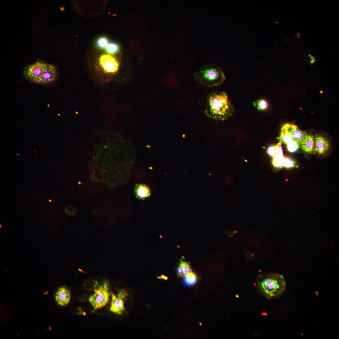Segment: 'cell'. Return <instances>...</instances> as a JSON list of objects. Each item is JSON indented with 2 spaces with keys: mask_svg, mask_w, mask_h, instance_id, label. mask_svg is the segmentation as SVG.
Returning <instances> with one entry per match:
<instances>
[{
  "mask_svg": "<svg viewBox=\"0 0 339 339\" xmlns=\"http://www.w3.org/2000/svg\"><path fill=\"white\" fill-rule=\"evenodd\" d=\"M204 112L213 120L223 121L233 115L234 108L226 93L212 92L207 97Z\"/></svg>",
  "mask_w": 339,
  "mask_h": 339,
  "instance_id": "obj_1",
  "label": "cell"
},
{
  "mask_svg": "<svg viewBox=\"0 0 339 339\" xmlns=\"http://www.w3.org/2000/svg\"><path fill=\"white\" fill-rule=\"evenodd\" d=\"M256 282L258 292L268 300L278 296L285 289L286 283L283 276L277 273L259 275Z\"/></svg>",
  "mask_w": 339,
  "mask_h": 339,
  "instance_id": "obj_2",
  "label": "cell"
},
{
  "mask_svg": "<svg viewBox=\"0 0 339 339\" xmlns=\"http://www.w3.org/2000/svg\"><path fill=\"white\" fill-rule=\"evenodd\" d=\"M194 76L199 83L207 87L219 85L226 79L221 68L213 64L207 65L199 69L195 73Z\"/></svg>",
  "mask_w": 339,
  "mask_h": 339,
  "instance_id": "obj_3",
  "label": "cell"
},
{
  "mask_svg": "<svg viewBox=\"0 0 339 339\" xmlns=\"http://www.w3.org/2000/svg\"><path fill=\"white\" fill-rule=\"evenodd\" d=\"M109 283L105 280L101 285L94 289V293L90 296L89 300L94 309L96 310L105 306L109 302L110 293L108 290Z\"/></svg>",
  "mask_w": 339,
  "mask_h": 339,
  "instance_id": "obj_4",
  "label": "cell"
},
{
  "mask_svg": "<svg viewBox=\"0 0 339 339\" xmlns=\"http://www.w3.org/2000/svg\"><path fill=\"white\" fill-rule=\"evenodd\" d=\"M48 63L38 61L26 67L23 71L24 77L33 83L37 80L47 68Z\"/></svg>",
  "mask_w": 339,
  "mask_h": 339,
  "instance_id": "obj_5",
  "label": "cell"
},
{
  "mask_svg": "<svg viewBox=\"0 0 339 339\" xmlns=\"http://www.w3.org/2000/svg\"><path fill=\"white\" fill-rule=\"evenodd\" d=\"M100 66L104 73L107 74H114L119 69V63L113 55L108 54L101 55L98 58Z\"/></svg>",
  "mask_w": 339,
  "mask_h": 339,
  "instance_id": "obj_6",
  "label": "cell"
},
{
  "mask_svg": "<svg viewBox=\"0 0 339 339\" xmlns=\"http://www.w3.org/2000/svg\"><path fill=\"white\" fill-rule=\"evenodd\" d=\"M58 75L56 67L51 64H48L47 68L42 75L33 83L41 85H49L56 79Z\"/></svg>",
  "mask_w": 339,
  "mask_h": 339,
  "instance_id": "obj_7",
  "label": "cell"
},
{
  "mask_svg": "<svg viewBox=\"0 0 339 339\" xmlns=\"http://www.w3.org/2000/svg\"><path fill=\"white\" fill-rule=\"evenodd\" d=\"M286 124L291 133L292 140L295 141L299 145H301L307 139L308 135L306 132L302 131L294 124Z\"/></svg>",
  "mask_w": 339,
  "mask_h": 339,
  "instance_id": "obj_8",
  "label": "cell"
},
{
  "mask_svg": "<svg viewBox=\"0 0 339 339\" xmlns=\"http://www.w3.org/2000/svg\"><path fill=\"white\" fill-rule=\"evenodd\" d=\"M314 152L319 154L325 153L329 148L328 140L323 136L315 134Z\"/></svg>",
  "mask_w": 339,
  "mask_h": 339,
  "instance_id": "obj_9",
  "label": "cell"
},
{
  "mask_svg": "<svg viewBox=\"0 0 339 339\" xmlns=\"http://www.w3.org/2000/svg\"><path fill=\"white\" fill-rule=\"evenodd\" d=\"M55 296L57 303L61 306L68 304L71 299L69 291L64 287H61L58 289Z\"/></svg>",
  "mask_w": 339,
  "mask_h": 339,
  "instance_id": "obj_10",
  "label": "cell"
},
{
  "mask_svg": "<svg viewBox=\"0 0 339 339\" xmlns=\"http://www.w3.org/2000/svg\"><path fill=\"white\" fill-rule=\"evenodd\" d=\"M124 310L123 299L112 293L110 310L115 314L121 315Z\"/></svg>",
  "mask_w": 339,
  "mask_h": 339,
  "instance_id": "obj_11",
  "label": "cell"
},
{
  "mask_svg": "<svg viewBox=\"0 0 339 339\" xmlns=\"http://www.w3.org/2000/svg\"><path fill=\"white\" fill-rule=\"evenodd\" d=\"M135 191L137 197L141 199H144L150 195L149 188L144 184H139L136 185Z\"/></svg>",
  "mask_w": 339,
  "mask_h": 339,
  "instance_id": "obj_12",
  "label": "cell"
},
{
  "mask_svg": "<svg viewBox=\"0 0 339 339\" xmlns=\"http://www.w3.org/2000/svg\"><path fill=\"white\" fill-rule=\"evenodd\" d=\"M315 137L313 135H308L307 139L300 145L302 149L304 152L311 153L314 152Z\"/></svg>",
  "mask_w": 339,
  "mask_h": 339,
  "instance_id": "obj_13",
  "label": "cell"
},
{
  "mask_svg": "<svg viewBox=\"0 0 339 339\" xmlns=\"http://www.w3.org/2000/svg\"><path fill=\"white\" fill-rule=\"evenodd\" d=\"M278 138L282 143L286 144L292 140L291 133L286 123L283 124L282 127L280 136Z\"/></svg>",
  "mask_w": 339,
  "mask_h": 339,
  "instance_id": "obj_14",
  "label": "cell"
},
{
  "mask_svg": "<svg viewBox=\"0 0 339 339\" xmlns=\"http://www.w3.org/2000/svg\"><path fill=\"white\" fill-rule=\"evenodd\" d=\"M284 157L283 156L276 154L273 157L272 164L273 166L277 169H280L283 166Z\"/></svg>",
  "mask_w": 339,
  "mask_h": 339,
  "instance_id": "obj_15",
  "label": "cell"
},
{
  "mask_svg": "<svg viewBox=\"0 0 339 339\" xmlns=\"http://www.w3.org/2000/svg\"><path fill=\"white\" fill-rule=\"evenodd\" d=\"M120 50V46L118 43L115 42L110 43L105 49L107 54L113 55L117 54Z\"/></svg>",
  "mask_w": 339,
  "mask_h": 339,
  "instance_id": "obj_16",
  "label": "cell"
},
{
  "mask_svg": "<svg viewBox=\"0 0 339 339\" xmlns=\"http://www.w3.org/2000/svg\"><path fill=\"white\" fill-rule=\"evenodd\" d=\"M253 105L256 109L261 111H265L268 107L267 102L265 100L259 99L253 102Z\"/></svg>",
  "mask_w": 339,
  "mask_h": 339,
  "instance_id": "obj_17",
  "label": "cell"
},
{
  "mask_svg": "<svg viewBox=\"0 0 339 339\" xmlns=\"http://www.w3.org/2000/svg\"><path fill=\"white\" fill-rule=\"evenodd\" d=\"M110 43L109 39L106 37L101 36L99 37L96 40V45L99 49H105Z\"/></svg>",
  "mask_w": 339,
  "mask_h": 339,
  "instance_id": "obj_18",
  "label": "cell"
},
{
  "mask_svg": "<svg viewBox=\"0 0 339 339\" xmlns=\"http://www.w3.org/2000/svg\"><path fill=\"white\" fill-rule=\"evenodd\" d=\"M196 276L192 272L189 273L187 276L184 277L183 279L184 283L188 286L194 285L196 283Z\"/></svg>",
  "mask_w": 339,
  "mask_h": 339,
  "instance_id": "obj_19",
  "label": "cell"
},
{
  "mask_svg": "<svg viewBox=\"0 0 339 339\" xmlns=\"http://www.w3.org/2000/svg\"><path fill=\"white\" fill-rule=\"evenodd\" d=\"M283 166L288 169L298 167L296 161L288 157H284Z\"/></svg>",
  "mask_w": 339,
  "mask_h": 339,
  "instance_id": "obj_20",
  "label": "cell"
},
{
  "mask_svg": "<svg viewBox=\"0 0 339 339\" xmlns=\"http://www.w3.org/2000/svg\"><path fill=\"white\" fill-rule=\"evenodd\" d=\"M179 266L182 270L181 277H184L192 272L190 265L187 262L181 261Z\"/></svg>",
  "mask_w": 339,
  "mask_h": 339,
  "instance_id": "obj_21",
  "label": "cell"
},
{
  "mask_svg": "<svg viewBox=\"0 0 339 339\" xmlns=\"http://www.w3.org/2000/svg\"><path fill=\"white\" fill-rule=\"evenodd\" d=\"M287 149L290 153L296 152L300 147L294 140H292L287 144Z\"/></svg>",
  "mask_w": 339,
  "mask_h": 339,
  "instance_id": "obj_22",
  "label": "cell"
},
{
  "mask_svg": "<svg viewBox=\"0 0 339 339\" xmlns=\"http://www.w3.org/2000/svg\"><path fill=\"white\" fill-rule=\"evenodd\" d=\"M65 211L67 214L69 216H74L75 215L78 211L77 209L73 206H70L65 208Z\"/></svg>",
  "mask_w": 339,
  "mask_h": 339,
  "instance_id": "obj_23",
  "label": "cell"
},
{
  "mask_svg": "<svg viewBox=\"0 0 339 339\" xmlns=\"http://www.w3.org/2000/svg\"><path fill=\"white\" fill-rule=\"evenodd\" d=\"M267 152L269 156L273 157L277 154L276 145H271L269 146L267 149Z\"/></svg>",
  "mask_w": 339,
  "mask_h": 339,
  "instance_id": "obj_24",
  "label": "cell"
},
{
  "mask_svg": "<svg viewBox=\"0 0 339 339\" xmlns=\"http://www.w3.org/2000/svg\"><path fill=\"white\" fill-rule=\"evenodd\" d=\"M282 142L280 140L278 143L276 145V154L280 155L283 156V152L282 147Z\"/></svg>",
  "mask_w": 339,
  "mask_h": 339,
  "instance_id": "obj_25",
  "label": "cell"
},
{
  "mask_svg": "<svg viewBox=\"0 0 339 339\" xmlns=\"http://www.w3.org/2000/svg\"><path fill=\"white\" fill-rule=\"evenodd\" d=\"M128 295V294L127 293L126 290L124 289H121L119 290L118 294L117 296L123 299L125 298Z\"/></svg>",
  "mask_w": 339,
  "mask_h": 339,
  "instance_id": "obj_26",
  "label": "cell"
}]
</instances>
